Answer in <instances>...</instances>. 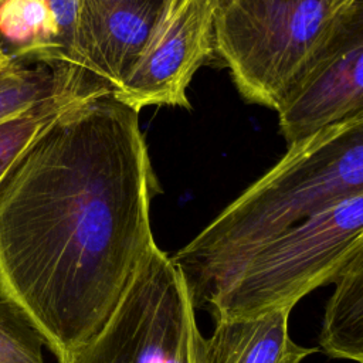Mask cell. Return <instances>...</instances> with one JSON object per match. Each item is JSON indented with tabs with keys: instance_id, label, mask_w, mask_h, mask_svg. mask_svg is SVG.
Here are the masks:
<instances>
[{
	"instance_id": "1",
	"label": "cell",
	"mask_w": 363,
	"mask_h": 363,
	"mask_svg": "<svg viewBox=\"0 0 363 363\" xmlns=\"http://www.w3.org/2000/svg\"><path fill=\"white\" fill-rule=\"evenodd\" d=\"M160 193L139 111L112 91L65 104L0 184V299L58 363L106 322L156 244Z\"/></svg>"
},
{
	"instance_id": "2",
	"label": "cell",
	"mask_w": 363,
	"mask_h": 363,
	"mask_svg": "<svg viewBox=\"0 0 363 363\" xmlns=\"http://www.w3.org/2000/svg\"><path fill=\"white\" fill-rule=\"evenodd\" d=\"M362 193L359 116L288 146L269 170L170 257L196 298L281 231Z\"/></svg>"
},
{
	"instance_id": "3",
	"label": "cell",
	"mask_w": 363,
	"mask_h": 363,
	"mask_svg": "<svg viewBox=\"0 0 363 363\" xmlns=\"http://www.w3.org/2000/svg\"><path fill=\"white\" fill-rule=\"evenodd\" d=\"M363 235V193L281 231L193 302L214 322L294 309L308 294L333 282Z\"/></svg>"
},
{
	"instance_id": "4",
	"label": "cell",
	"mask_w": 363,
	"mask_h": 363,
	"mask_svg": "<svg viewBox=\"0 0 363 363\" xmlns=\"http://www.w3.org/2000/svg\"><path fill=\"white\" fill-rule=\"evenodd\" d=\"M337 11L335 0H224L214 13V55L247 102L277 111Z\"/></svg>"
},
{
	"instance_id": "5",
	"label": "cell",
	"mask_w": 363,
	"mask_h": 363,
	"mask_svg": "<svg viewBox=\"0 0 363 363\" xmlns=\"http://www.w3.org/2000/svg\"><path fill=\"white\" fill-rule=\"evenodd\" d=\"M201 337L183 272L155 244L106 322L68 363H199Z\"/></svg>"
},
{
	"instance_id": "6",
	"label": "cell",
	"mask_w": 363,
	"mask_h": 363,
	"mask_svg": "<svg viewBox=\"0 0 363 363\" xmlns=\"http://www.w3.org/2000/svg\"><path fill=\"white\" fill-rule=\"evenodd\" d=\"M277 112L288 146L363 116V0L337 11L322 47Z\"/></svg>"
},
{
	"instance_id": "7",
	"label": "cell",
	"mask_w": 363,
	"mask_h": 363,
	"mask_svg": "<svg viewBox=\"0 0 363 363\" xmlns=\"http://www.w3.org/2000/svg\"><path fill=\"white\" fill-rule=\"evenodd\" d=\"M214 13L210 0H167L113 95L136 111L149 105L190 108V81L214 55Z\"/></svg>"
},
{
	"instance_id": "8",
	"label": "cell",
	"mask_w": 363,
	"mask_h": 363,
	"mask_svg": "<svg viewBox=\"0 0 363 363\" xmlns=\"http://www.w3.org/2000/svg\"><path fill=\"white\" fill-rule=\"evenodd\" d=\"M167 0H82L68 67L85 92L116 91Z\"/></svg>"
},
{
	"instance_id": "9",
	"label": "cell",
	"mask_w": 363,
	"mask_h": 363,
	"mask_svg": "<svg viewBox=\"0 0 363 363\" xmlns=\"http://www.w3.org/2000/svg\"><path fill=\"white\" fill-rule=\"evenodd\" d=\"M289 315L291 309H277L214 322L213 333L201 337L199 363H302L319 347L292 340Z\"/></svg>"
},
{
	"instance_id": "10",
	"label": "cell",
	"mask_w": 363,
	"mask_h": 363,
	"mask_svg": "<svg viewBox=\"0 0 363 363\" xmlns=\"http://www.w3.org/2000/svg\"><path fill=\"white\" fill-rule=\"evenodd\" d=\"M319 332V349L329 357L363 363V235L333 281Z\"/></svg>"
},
{
	"instance_id": "11",
	"label": "cell",
	"mask_w": 363,
	"mask_h": 363,
	"mask_svg": "<svg viewBox=\"0 0 363 363\" xmlns=\"http://www.w3.org/2000/svg\"><path fill=\"white\" fill-rule=\"evenodd\" d=\"M0 47L14 60L62 67L58 27L48 0H0Z\"/></svg>"
},
{
	"instance_id": "12",
	"label": "cell",
	"mask_w": 363,
	"mask_h": 363,
	"mask_svg": "<svg viewBox=\"0 0 363 363\" xmlns=\"http://www.w3.org/2000/svg\"><path fill=\"white\" fill-rule=\"evenodd\" d=\"M72 99L54 98L0 122V184L40 132Z\"/></svg>"
},
{
	"instance_id": "13",
	"label": "cell",
	"mask_w": 363,
	"mask_h": 363,
	"mask_svg": "<svg viewBox=\"0 0 363 363\" xmlns=\"http://www.w3.org/2000/svg\"><path fill=\"white\" fill-rule=\"evenodd\" d=\"M45 343L23 312L0 299V363H45Z\"/></svg>"
},
{
	"instance_id": "14",
	"label": "cell",
	"mask_w": 363,
	"mask_h": 363,
	"mask_svg": "<svg viewBox=\"0 0 363 363\" xmlns=\"http://www.w3.org/2000/svg\"><path fill=\"white\" fill-rule=\"evenodd\" d=\"M352 1H354V0H335V4H336V7H337V10H340V9H343L345 6L350 4Z\"/></svg>"
},
{
	"instance_id": "15",
	"label": "cell",
	"mask_w": 363,
	"mask_h": 363,
	"mask_svg": "<svg viewBox=\"0 0 363 363\" xmlns=\"http://www.w3.org/2000/svg\"><path fill=\"white\" fill-rule=\"evenodd\" d=\"M210 1H211V3H213L216 7H217V6H218V4H221L224 0H210Z\"/></svg>"
}]
</instances>
